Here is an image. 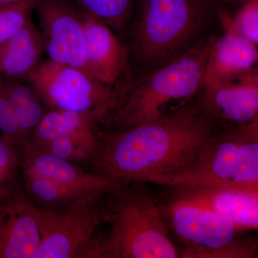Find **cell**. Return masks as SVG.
Segmentation results:
<instances>
[{
    "instance_id": "obj_1",
    "label": "cell",
    "mask_w": 258,
    "mask_h": 258,
    "mask_svg": "<svg viewBox=\"0 0 258 258\" xmlns=\"http://www.w3.org/2000/svg\"><path fill=\"white\" fill-rule=\"evenodd\" d=\"M198 95L157 118L101 136L96 174L119 182L165 185L192 165L217 132Z\"/></svg>"
},
{
    "instance_id": "obj_2",
    "label": "cell",
    "mask_w": 258,
    "mask_h": 258,
    "mask_svg": "<svg viewBox=\"0 0 258 258\" xmlns=\"http://www.w3.org/2000/svg\"><path fill=\"white\" fill-rule=\"evenodd\" d=\"M222 20L200 0H137L128 30L137 74L170 63L217 35Z\"/></svg>"
},
{
    "instance_id": "obj_3",
    "label": "cell",
    "mask_w": 258,
    "mask_h": 258,
    "mask_svg": "<svg viewBox=\"0 0 258 258\" xmlns=\"http://www.w3.org/2000/svg\"><path fill=\"white\" fill-rule=\"evenodd\" d=\"M217 36L151 72L135 77L130 70L113 87L114 106L106 123L115 129L128 128L166 113L169 103H186L195 98L203 87Z\"/></svg>"
},
{
    "instance_id": "obj_4",
    "label": "cell",
    "mask_w": 258,
    "mask_h": 258,
    "mask_svg": "<svg viewBox=\"0 0 258 258\" xmlns=\"http://www.w3.org/2000/svg\"><path fill=\"white\" fill-rule=\"evenodd\" d=\"M107 195V205H102V223L109 224V231L104 238L93 239L83 257H181L150 195L121 182Z\"/></svg>"
},
{
    "instance_id": "obj_5",
    "label": "cell",
    "mask_w": 258,
    "mask_h": 258,
    "mask_svg": "<svg viewBox=\"0 0 258 258\" xmlns=\"http://www.w3.org/2000/svg\"><path fill=\"white\" fill-rule=\"evenodd\" d=\"M185 185L258 190V121L217 129L192 165L165 184Z\"/></svg>"
},
{
    "instance_id": "obj_6",
    "label": "cell",
    "mask_w": 258,
    "mask_h": 258,
    "mask_svg": "<svg viewBox=\"0 0 258 258\" xmlns=\"http://www.w3.org/2000/svg\"><path fill=\"white\" fill-rule=\"evenodd\" d=\"M160 209L184 246L181 257L250 258L257 251L255 238L240 239L244 231L218 214L173 201Z\"/></svg>"
},
{
    "instance_id": "obj_7",
    "label": "cell",
    "mask_w": 258,
    "mask_h": 258,
    "mask_svg": "<svg viewBox=\"0 0 258 258\" xmlns=\"http://www.w3.org/2000/svg\"><path fill=\"white\" fill-rule=\"evenodd\" d=\"M26 79L37 96L55 110L81 113L98 124L106 123L113 111V88L81 70L48 59L38 63Z\"/></svg>"
},
{
    "instance_id": "obj_8",
    "label": "cell",
    "mask_w": 258,
    "mask_h": 258,
    "mask_svg": "<svg viewBox=\"0 0 258 258\" xmlns=\"http://www.w3.org/2000/svg\"><path fill=\"white\" fill-rule=\"evenodd\" d=\"M103 196L91 195L59 208L33 210L40 234L35 258L83 257L101 225Z\"/></svg>"
},
{
    "instance_id": "obj_9",
    "label": "cell",
    "mask_w": 258,
    "mask_h": 258,
    "mask_svg": "<svg viewBox=\"0 0 258 258\" xmlns=\"http://www.w3.org/2000/svg\"><path fill=\"white\" fill-rule=\"evenodd\" d=\"M34 12L49 60L90 75L81 15L67 0H35Z\"/></svg>"
},
{
    "instance_id": "obj_10",
    "label": "cell",
    "mask_w": 258,
    "mask_h": 258,
    "mask_svg": "<svg viewBox=\"0 0 258 258\" xmlns=\"http://www.w3.org/2000/svg\"><path fill=\"white\" fill-rule=\"evenodd\" d=\"M171 187L174 192L171 201L215 212L234 222L240 230H257L258 190L204 185Z\"/></svg>"
},
{
    "instance_id": "obj_11",
    "label": "cell",
    "mask_w": 258,
    "mask_h": 258,
    "mask_svg": "<svg viewBox=\"0 0 258 258\" xmlns=\"http://www.w3.org/2000/svg\"><path fill=\"white\" fill-rule=\"evenodd\" d=\"M198 97L208 114L219 124L246 125L258 121L255 73L240 78L238 83H204Z\"/></svg>"
},
{
    "instance_id": "obj_12",
    "label": "cell",
    "mask_w": 258,
    "mask_h": 258,
    "mask_svg": "<svg viewBox=\"0 0 258 258\" xmlns=\"http://www.w3.org/2000/svg\"><path fill=\"white\" fill-rule=\"evenodd\" d=\"M81 17L88 74L113 88L131 69L126 46L109 27L94 19Z\"/></svg>"
},
{
    "instance_id": "obj_13",
    "label": "cell",
    "mask_w": 258,
    "mask_h": 258,
    "mask_svg": "<svg viewBox=\"0 0 258 258\" xmlns=\"http://www.w3.org/2000/svg\"><path fill=\"white\" fill-rule=\"evenodd\" d=\"M33 205L18 193L0 202V258H35L40 234Z\"/></svg>"
},
{
    "instance_id": "obj_14",
    "label": "cell",
    "mask_w": 258,
    "mask_h": 258,
    "mask_svg": "<svg viewBox=\"0 0 258 258\" xmlns=\"http://www.w3.org/2000/svg\"><path fill=\"white\" fill-rule=\"evenodd\" d=\"M24 166L39 175L83 195L104 196L121 182L83 170L72 161L24 145Z\"/></svg>"
},
{
    "instance_id": "obj_15",
    "label": "cell",
    "mask_w": 258,
    "mask_h": 258,
    "mask_svg": "<svg viewBox=\"0 0 258 258\" xmlns=\"http://www.w3.org/2000/svg\"><path fill=\"white\" fill-rule=\"evenodd\" d=\"M98 123L86 115L76 112L54 110L42 116L34 129L28 147L40 149L60 137H69L74 141L85 159H91L96 152L100 135Z\"/></svg>"
},
{
    "instance_id": "obj_16",
    "label": "cell",
    "mask_w": 258,
    "mask_h": 258,
    "mask_svg": "<svg viewBox=\"0 0 258 258\" xmlns=\"http://www.w3.org/2000/svg\"><path fill=\"white\" fill-rule=\"evenodd\" d=\"M257 61V45L227 30L212 47L205 70V84L230 82L251 74Z\"/></svg>"
},
{
    "instance_id": "obj_17",
    "label": "cell",
    "mask_w": 258,
    "mask_h": 258,
    "mask_svg": "<svg viewBox=\"0 0 258 258\" xmlns=\"http://www.w3.org/2000/svg\"><path fill=\"white\" fill-rule=\"evenodd\" d=\"M44 52L43 37L31 20L11 38L0 44V78L22 80L28 77Z\"/></svg>"
},
{
    "instance_id": "obj_18",
    "label": "cell",
    "mask_w": 258,
    "mask_h": 258,
    "mask_svg": "<svg viewBox=\"0 0 258 258\" xmlns=\"http://www.w3.org/2000/svg\"><path fill=\"white\" fill-rule=\"evenodd\" d=\"M80 15L94 19L114 32L126 30L137 0H67Z\"/></svg>"
},
{
    "instance_id": "obj_19",
    "label": "cell",
    "mask_w": 258,
    "mask_h": 258,
    "mask_svg": "<svg viewBox=\"0 0 258 258\" xmlns=\"http://www.w3.org/2000/svg\"><path fill=\"white\" fill-rule=\"evenodd\" d=\"M5 86L10 101L14 107L15 115L22 137L34 131L41 120L43 113L31 86L21 80H5Z\"/></svg>"
},
{
    "instance_id": "obj_20",
    "label": "cell",
    "mask_w": 258,
    "mask_h": 258,
    "mask_svg": "<svg viewBox=\"0 0 258 258\" xmlns=\"http://www.w3.org/2000/svg\"><path fill=\"white\" fill-rule=\"evenodd\" d=\"M24 171L27 190L43 207L59 208L88 197L39 175L27 166H24Z\"/></svg>"
},
{
    "instance_id": "obj_21",
    "label": "cell",
    "mask_w": 258,
    "mask_h": 258,
    "mask_svg": "<svg viewBox=\"0 0 258 258\" xmlns=\"http://www.w3.org/2000/svg\"><path fill=\"white\" fill-rule=\"evenodd\" d=\"M35 0H19L0 7V44L11 38L31 21Z\"/></svg>"
},
{
    "instance_id": "obj_22",
    "label": "cell",
    "mask_w": 258,
    "mask_h": 258,
    "mask_svg": "<svg viewBox=\"0 0 258 258\" xmlns=\"http://www.w3.org/2000/svg\"><path fill=\"white\" fill-rule=\"evenodd\" d=\"M223 25L226 30L257 45L258 0H247L235 13L223 20Z\"/></svg>"
},
{
    "instance_id": "obj_23",
    "label": "cell",
    "mask_w": 258,
    "mask_h": 258,
    "mask_svg": "<svg viewBox=\"0 0 258 258\" xmlns=\"http://www.w3.org/2000/svg\"><path fill=\"white\" fill-rule=\"evenodd\" d=\"M16 144L4 136L0 138V202L14 194L15 178L20 164Z\"/></svg>"
},
{
    "instance_id": "obj_24",
    "label": "cell",
    "mask_w": 258,
    "mask_h": 258,
    "mask_svg": "<svg viewBox=\"0 0 258 258\" xmlns=\"http://www.w3.org/2000/svg\"><path fill=\"white\" fill-rule=\"evenodd\" d=\"M0 131L4 137L16 144L23 145L24 141L17 121L14 107L7 93L4 80L2 78H0Z\"/></svg>"
},
{
    "instance_id": "obj_25",
    "label": "cell",
    "mask_w": 258,
    "mask_h": 258,
    "mask_svg": "<svg viewBox=\"0 0 258 258\" xmlns=\"http://www.w3.org/2000/svg\"><path fill=\"white\" fill-rule=\"evenodd\" d=\"M221 20L235 13L247 0H200Z\"/></svg>"
},
{
    "instance_id": "obj_26",
    "label": "cell",
    "mask_w": 258,
    "mask_h": 258,
    "mask_svg": "<svg viewBox=\"0 0 258 258\" xmlns=\"http://www.w3.org/2000/svg\"><path fill=\"white\" fill-rule=\"evenodd\" d=\"M18 1H19V0H0V7L11 4V3H15V2Z\"/></svg>"
}]
</instances>
